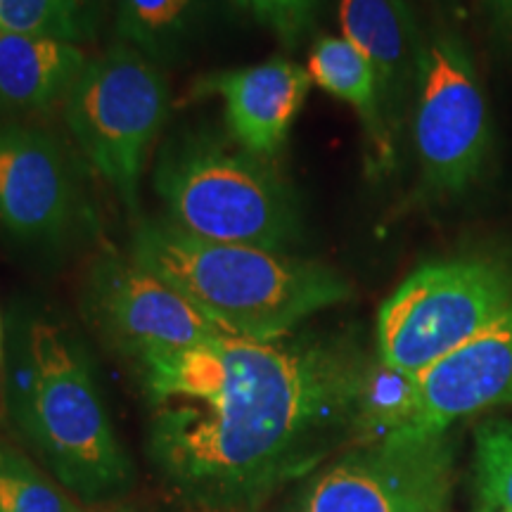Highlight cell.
Returning <instances> with one entry per match:
<instances>
[{"label":"cell","instance_id":"cell-4","mask_svg":"<svg viewBox=\"0 0 512 512\" xmlns=\"http://www.w3.org/2000/svg\"><path fill=\"white\" fill-rule=\"evenodd\" d=\"M152 185L166 221L202 240L290 254L304 238L302 204L290 181L233 138L190 131L159 152Z\"/></svg>","mask_w":512,"mask_h":512},{"label":"cell","instance_id":"cell-5","mask_svg":"<svg viewBox=\"0 0 512 512\" xmlns=\"http://www.w3.org/2000/svg\"><path fill=\"white\" fill-rule=\"evenodd\" d=\"M162 69L119 43L88 60L62 102L79 152L131 214H138L147 157L169 117L171 91Z\"/></svg>","mask_w":512,"mask_h":512},{"label":"cell","instance_id":"cell-11","mask_svg":"<svg viewBox=\"0 0 512 512\" xmlns=\"http://www.w3.org/2000/svg\"><path fill=\"white\" fill-rule=\"evenodd\" d=\"M512 406V309L418 375L415 434H446L453 422Z\"/></svg>","mask_w":512,"mask_h":512},{"label":"cell","instance_id":"cell-21","mask_svg":"<svg viewBox=\"0 0 512 512\" xmlns=\"http://www.w3.org/2000/svg\"><path fill=\"white\" fill-rule=\"evenodd\" d=\"M285 46H299L316 29L325 0H230Z\"/></svg>","mask_w":512,"mask_h":512},{"label":"cell","instance_id":"cell-22","mask_svg":"<svg viewBox=\"0 0 512 512\" xmlns=\"http://www.w3.org/2000/svg\"><path fill=\"white\" fill-rule=\"evenodd\" d=\"M489 8L498 27L512 36V0H489Z\"/></svg>","mask_w":512,"mask_h":512},{"label":"cell","instance_id":"cell-10","mask_svg":"<svg viewBox=\"0 0 512 512\" xmlns=\"http://www.w3.org/2000/svg\"><path fill=\"white\" fill-rule=\"evenodd\" d=\"M81 311L105 347L136 368L223 335L159 275L114 249L95 256L83 275Z\"/></svg>","mask_w":512,"mask_h":512},{"label":"cell","instance_id":"cell-18","mask_svg":"<svg viewBox=\"0 0 512 512\" xmlns=\"http://www.w3.org/2000/svg\"><path fill=\"white\" fill-rule=\"evenodd\" d=\"M105 0H0L3 34H36L81 46L93 41Z\"/></svg>","mask_w":512,"mask_h":512},{"label":"cell","instance_id":"cell-19","mask_svg":"<svg viewBox=\"0 0 512 512\" xmlns=\"http://www.w3.org/2000/svg\"><path fill=\"white\" fill-rule=\"evenodd\" d=\"M475 512H512V422L486 420L475 434Z\"/></svg>","mask_w":512,"mask_h":512},{"label":"cell","instance_id":"cell-6","mask_svg":"<svg viewBox=\"0 0 512 512\" xmlns=\"http://www.w3.org/2000/svg\"><path fill=\"white\" fill-rule=\"evenodd\" d=\"M512 309V273L489 259L434 261L382 304L377 358L420 375Z\"/></svg>","mask_w":512,"mask_h":512},{"label":"cell","instance_id":"cell-24","mask_svg":"<svg viewBox=\"0 0 512 512\" xmlns=\"http://www.w3.org/2000/svg\"><path fill=\"white\" fill-rule=\"evenodd\" d=\"M0 363H3V320H0Z\"/></svg>","mask_w":512,"mask_h":512},{"label":"cell","instance_id":"cell-20","mask_svg":"<svg viewBox=\"0 0 512 512\" xmlns=\"http://www.w3.org/2000/svg\"><path fill=\"white\" fill-rule=\"evenodd\" d=\"M0 512H79L46 472L17 448L0 444Z\"/></svg>","mask_w":512,"mask_h":512},{"label":"cell","instance_id":"cell-8","mask_svg":"<svg viewBox=\"0 0 512 512\" xmlns=\"http://www.w3.org/2000/svg\"><path fill=\"white\" fill-rule=\"evenodd\" d=\"M413 143L422 183L460 195L482 176L491 150V119L475 60L456 34L427 41L413 100Z\"/></svg>","mask_w":512,"mask_h":512},{"label":"cell","instance_id":"cell-9","mask_svg":"<svg viewBox=\"0 0 512 512\" xmlns=\"http://www.w3.org/2000/svg\"><path fill=\"white\" fill-rule=\"evenodd\" d=\"M456 448L446 434L401 430L351 448L306 486L302 512H444Z\"/></svg>","mask_w":512,"mask_h":512},{"label":"cell","instance_id":"cell-16","mask_svg":"<svg viewBox=\"0 0 512 512\" xmlns=\"http://www.w3.org/2000/svg\"><path fill=\"white\" fill-rule=\"evenodd\" d=\"M209 0H117V34L147 60H181L202 29Z\"/></svg>","mask_w":512,"mask_h":512},{"label":"cell","instance_id":"cell-2","mask_svg":"<svg viewBox=\"0 0 512 512\" xmlns=\"http://www.w3.org/2000/svg\"><path fill=\"white\" fill-rule=\"evenodd\" d=\"M128 254L230 337H287L351 297L347 280L320 261L202 240L169 221L138 219Z\"/></svg>","mask_w":512,"mask_h":512},{"label":"cell","instance_id":"cell-15","mask_svg":"<svg viewBox=\"0 0 512 512\" xmlns=\"http://www.w3.org/2000/svg\"><path fill=\"white\" fill-rule=\"evenodd\" d=\"M306 72L325 93L356 110L366 131L370 171L380 176L392 169L396 138L384 119L380 86L366 55L344 36H323L311 46Z\"/></svg>","mask_w":512,"mask_h":512},{"label":"cell","instance_id":"cell-17","mask_svg":"<svg viewBox=\"0 0 512 512\" xmlns=\"http://www.w3.org/2000/svg\"><path fill=\"white\" fill-rule=\"evenodd\" d=\"M418 415V375L403 373L380 358L370 363L358 399L354 444H373L408 430Z\"/></svg>","mask_w":512,"mask_h":512},{"label":"cell","instance_id":"cell-13","mask_svg":"<svg viewBox=\"0 0 512 512\" xmlns=\"http://www.w3.org/2000/svg\"><path fill=\"white\" fill-rule=\"evenodd\" d=\"M342 36L366 55L380 86L389 131L399 133L408 100H415L427 38L406 0H339Z\"/></svg>","mask_w":512,"mask_h":512},{"label":"cell","instance_id":"cell-7","mask_svg":"<svg viewBox=\"0 0 512 512\" xmlns=\"http://www.w3.org/2000/svg\"><path fill=\"white\" fill-rule=\"evenodd\" d=\"M86 169L64 140L24 121H0V228L31 252L55 254L95 230Z\"/></svg>","mask_w":512,"mask_h":512},{"label":"cell","instance_id":"cell-23","mask_svg":"<svg viewBox=\"0 0 512 512\" xmlns=\"http://www.w3.org/2000/svg\"><path fill=\"white\" fill-rule=\"evenodd\" d=\"M91 512H133L131 508H107V510H91Z\"/></svg>","mask_w":512,"mask_h":512},{"label":"cell","instance_id":"cell-14","mask_svg":"<svg viewBox=\"0 0 512 512\" xmlns=\"http://www.w3.org/2000/svg\"><path fill=\"white\" fill-rule=\"evenodd\" d=\"M88 57L60 38L0 31V121H22L67 100Z\"/></svg>","mask_w":512,"mask_h":512},{"label":"cell","instance_id":"cell-3","mask_svg":"<svg viewBox=\"0 0 512 512\" xmlns=\"http://www.w3.org/2000/svg\"><path fill=\"white\" fill-rule=\"evenodd\" d=\"M17 358L12 415L55 482L88 505L124 496L133 463L79 332L60 318L31 316L19 332Z\"/></svg>","mask_w":512,"mask_h":512},{"label":"cell","instance_id":"cell-12","mask_svg":"<svg viewBox=\"0 0 512 512\" xmlns=\"http://www.w3.org/2000/svg\"><path fill=\"white\" fill-rule=\"evenodd\" d=\"M311 74L283 57L214 74L197 91L219 95L228 136L247 152L273 159L283 150L290 128L311 91Z\"/></svg>","mask_w":512,"mask_h":512},{"label":"cell","instance_id":"cell-1","mask_svg":"<svg viewBox=\"0 0 512 512\" xmlns=\"http://www.w3.org/2000/svg\"><path fill=\"white\" fill-rule=\"evenodd\" d=\"M373 358L351 335H219L138 366L147 458L181 501L247 512L354 441Z\"/></svg>","mask_w":512,"mask_h":512}]
</instances>
